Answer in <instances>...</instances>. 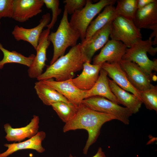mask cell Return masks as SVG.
Masks as SVG:
<instances>
[{
    "label": "cell",
    "mask_w": 157,
    "mask_h": 157,
    "mask_svg": "<svg viewBox=\"0 0 157 157\" xmlns=\"http://www.w3.org/2000/svg\"><path fill=\"white\" fill-rule=\"evenodd\" d=\"M113 119H117L115 116L93 110L81 103L78 107L74 117L65 124L63 131L65 133L78 129L87 131L88 137L83 149V153L87 154L89 147L96 142L102 125L106 122Z\"/></svg>",
    "instance_id": "6da1fadb"
},
{
    "label": "cell",
    "mask_w": 157,
    "mask_h": 157,
    "mask_svg": "<svg viewBox=\"0 0 157 157\" xmlns=\"http://www.w3.org/2000/svg\"><path fill=\"white\" fill-rule=\"evenodd\" d=\"M87 62L81 43L72 47L65 55L60 57L37 79L39 81L55 78L62 81L73 78L74 74L83 69Z\"/></svg>",
    "instance_id": "7a4b0ae2"
},
{
    "label": "cell",
    "mask_w": 157,
    "mask_h": 157,
    "mask_svg": "<svg viewBox=\"0 0 157 157\" xmlns=\"http://www.w3.org/2000/svg\"><path fill=\"white\" fill-rule=\"evenodd\" d=\"M68 13L64 7L62 18L57 30L49 34L48 39L53 44V53L50 65L64 55L69 47L76 45L80 38L79 33L71 25L68 20Z\"/></svg>",
    "instance_id": "3957f363"
},
{
    "label": "cell",
    "mask_w": 157,
    "mask_h": 157,
    "mask_svg": "<svg viewBox=\"0 0 157 157\" xmlns=\"http://www.w3.org/2000/svg\"><path fill=\"white\" fill-rule=\"evenodd\" d=\"M116 0H100L92 3L87 0L85 6L72 15L69 23L71 26L79 33L81 42L85 39L87 28L93 18L106 6L113 5Z\"/></svg>",
    "instance_id": "277c9868"
},
{
    "label": "cell",
    "mask_w": 157,
    "mask_h": 157,
    "mask_svg": "<svg viewBox=\"0 0 157 157\" xmlns=\"http://www.w3.org/2000/svg\"><path fill=\"white\" fill-rule=\"evenodd\" d=\"M109 37L111 40L121 42L129 48L142 40L140 29L133 21L120 16L112 22Z\"/></svg>",
    "instance_id": "5b68a950"
},
{
    "label": "cell",
    "mask_w": 157,
    "mask_h": 157,
    "mask_svg": "<svg viewBox=\"0 0 157 157\" xmlns=\"http://www.w3.org/2000/svg\"><path fill=\"white\" fill-rule=\"evenodd\" d=\"M152 42L149 39L139 41L126 49L122 59L135 63L151 77L153 75L152 71H157V59L151 60L147 55L152 46Z\"/></svg>",
    "instance_id": "8992f818"
},
{
    "label": "cell",
    "mask_w": 157,
    "mask_h": 157,
    "mask_svg": "<svg viewBox=\"0 0 157 157\" xmlns=\"http://www.w3.org/2000/svg\"><path fill=\"white\" fill-rule=\"evenodd\" d=\"M82 103L87 107L100 112L115 116L124 124L129 125L133 113L128 108L119 105L108 99L99 96H94L84 99Z\"/></svg>",
    "instance_id": "52a82bcc"
},
{
    "label": "cell",
    "mask_w": 157,
    "mask_h": 157,
    "mask_svg": "<svg viewBox=\"0 0 157 157\" xmlns=\"http://www.w3.org/2000/svg\"><path fill=\"white\" fill-rule=\"evenodd\" d=\"M119 64L129 82L138 91L150 88L152 85L151 83L152 77L137 64L123 60L120 61Z\"/></svg>",
    "instance_id": "ba28073f"
},
{
    "label": "cell",
    "mask_w": 157,
    "mask_h": 157,
    "mask_svg": "<svg viewBox=\"0 0 157 157\" xmlns=\"http://www.w3.org/2000/svg\"><path fill=\"white\" fill-rule=\"evenodd\" d=\"M53 88L65 97L71 103L76 106L85 99L86 91L80 89L74 84L72 79L62 81L53 79L39 81Z\"/></svg>",
    "instance_id": "9c48e42d"
},
{
    "label": "cell",
    "mask_w": 157,
    "mask_h": 157,
    "mask_svg": "<svg viewBox=\"0 0 157 157\" xmlns=\"http://www.w3.org/2000/svg\"><path fill=\"white\" fill-rule=\"evenodd\" d=\"M51 20L50 14L47 13L42 16L39 24L35 27L26 28L16 25L12 34L17 41L23 40L27 42L36 49L44 28L49 23Z\"/></svg>",
    "instance_id": "30bf717a"
},
{
    "label": "cell",
    "mask_w": 157,
    "mask_h": 157,
    "mask_svg": "<svg viewBox=\"0 0 157 157\" xmlns=\"http://www.w3.org/2000/svg\"><path fill=\"white\" fill-rule=\"evenodd\" d=\"M50 30L48 28L44 30L40 35L35 49L36 55L28 70V76L31 78L37 79L43 73L47 59V50L51 43L48 39Z\"/></svg>",
    "instance_id": "8fae6325"
},
{
    "label": "cell",
    "mask_w": 157,
    "mask_h": 157,
    "mask_svg": "<svg viewBox=\"0 0 157 157\" xmlns=\"http://www.w3.org/2000/svg\"><path fill=\"white\" fill-rule=\"evenodd\" d=\"M127 47L121 42L108 40L99 53L93 59V64L101 65L105 62L119 63L125 54Z\"/></svg>",
    "instance_id": "7c38bea8"
},
{
    "label": "cell",
    "mask_w": 157,
    "mask_h": 157,
    "mask_svg": "<svg viewBox=\"0 0 157 157\" xmlns=\"http://www.w3.org/2000/svg\"><path fill=\"white\" fill-rule=\"evenodd\" d=\"M112 22L97 31L89 40L81 42V49L87 62L90 63L95 53L102 48L109 40Z\"/></svg>",
    "instance_id": "4fadbf2b"
},
{
    "label": "cell",
    "mask_w": 157,
    "mask_h": 157,
    "mask_svg": "<svg viewBox=\"0 0 157 157\" xmlns=\"http://www.w3.org/2000/svg\"><path fill=\"white\" fill-rule=\"evenodd\" d=\"M44 4L43 0H14L12 18L24 22L41 13Z\"/></svg>",
    "instance_id": "5bb4252c"
},
{
    "label": "cell",
    "mask_w": 157,
    "mask_h": 157,
    "mask_svg": "<svg viewBox=\"0 0 157 157\" xmlns=\"http://www.w3.org/2000/svg\"><path fill=\"white\" fill-rule=\"evenodd\" d=\"M40 119L38 116L34 115L30 122L25 126L14 128L9 123L4 125L6 133L5 138L9 142H18L35 135L39 132Z\"/></svg>",
    "instance_id": "9a60e30c"
},
{
    "label": "cell",
    "mask_w": 157,
    "mask_h": 157,
    "mask_svg": "<svg viewBox=\"0 0 157 157\" xmlns=\"http://www.w3.org/2000/svg\"><path fill=\"white\" fill-rule=\"evenodd\" d=\"M101 68L106 71L108 75L120 87L131 92L142 100L140 92L129 82L119 63L105 62L102 64Z\"/></svg>",
    "instance_id": "2e32d148"
},
{
    "label": "cell",
    "mask_w": 157,
    "mask_h": 157,
    "mask_svg": "<svg viewBox=\"0 0 157 157\" xmlns=\"http://www.w3.org/2000/svg\"><path fill=\"white\" fill-rule=\"evenodd\" d=\"M133 21L139 29H157V0L137 9Z\"/></svg>",
    "instance_id": "e0dca14e"
},
{
    "label": "cell",
    "mask_w": 157,
    "mask_h": 157,
    "mask_svg": "<svg viewBox=\"0 0 157 157\" xmlns=\"http://www.w3.org/2000/svg\"><path fill=\"white\" fill-rule=\"evenodd\" d=\"M46 137L44 132L39 131L34 136L24 141L5 144L4 146L7 149L3 152L0 153V157H8L17 151L23 149H33L38 153H42L45 149L42 145V142Z\"/></svg>",
    "instance_id": "ac0fdd59"
},
{
    "label": "cell",
    "mask_w": 157,
    "mask_h": 157,
    "mask_svg": "<svg viewBox=\"0 0 157 157\" xmlns=\"http://www.w3.org/2000/svg\"><path fill=\"white\" fill-rule=\"evenodd\" d=\"M101 65L102 64H92L89 62H85L81 73L77 77L72 79V81L80 89L85 91L90 90L98 78Z\"/></svg>",
    "instance_id": "d6986e66"
},
{
    "label": "cell",
    "mask_w": 157,
    "mask_h": 157,
    "mask_svg": "<svg viewBox=\"0 0 157 157\" xmlns=\"http://www.w3.org/2000/svg\"><path fill=\"white\" fill-rule=\"evenodd\" d=\"M110 90L119 104L128 108L133 114L138 112L143 103L142 101L136 95L123 89L112 80L109 79Z\"/></svg>",
    "instance_id": "ffe728a7"
},
{
    "label": "cell",
    "mask_w": 157,
    "mask_h": 157,
    "mask_svg": "<svg viewBox=\"0 0 157 157\" xmlns=\"http://www.w3.org/2000/svg\"><path fill=\"white\" fill-rule=\"evenodd\" d=\"M118 16L115 8L113 5L106 6L102 12L90 23L84 40H89L96 32L108 23L113 22Z\"/></svg>",
    "instance_id": "44dd1931"
},
{
    "label": "cell",
    "mask_w": 157,
    "mask_h": 157,
    "mask_svg": "<svg viewBox=\"0 0 157 157\" xmlns=\"http://www.w3.org/2000/svg\"><path fill=\"white\" fill-rule=\"evenodd\" d=\"M107 76L106 71L101 68L98 78L94 85L91 89L86 91L85 99L92 96H99L119 104L110 90L109 84V79Z\"/></svg>",
    "instance_id": "7402d4cb"
},
{
    "label": "cell",
    "mask_w": 157,
    "mask_h": 157,
    "mask_svg": "<svg viewBox=\"0 0 157 157\" xmlns=\"http://www.w3.org/2000/svg\"><path fill=\"white\" fill-rule=\"evenodd\" d=\"M36 93L43 104L51 106L54 103L68 100L54 89L40 81L35 83L34 87Z\"/></svg>",
    "instance_id": "603a6c76"
},
{
    "label": "cell",
    "mask_w": 157,
    "mask_h": 157,
    "mask_svg": "<svg viewBox=\"0 0 157 157\" xmlns=\"http://www.w3.org/2000/svg\"><path fill=\"white\" fill-rule=\"evenodd\" d=\"M0 50L3 54V58L0 61V69H2L5 64L11 63L23 65L29 67L33 61L35 55L31 54L26 57L15 51H10L5 49L0 43Z\"/></svg>",
    "instance_id": "cb8c5ba5"
},
{
    "label": "cell",
    "mask_w": 157,
    "mask_h": 157,
    "mask_svg": "<svg viewBox=\"0 0 157 157\" xmlns=\"http://www.w3.org/2000/svg\"><path fill=\"white\" fill-rule=\"evenodd\" d=\"M51 106L60 119L65 124L70 122L74 117L78 107L70 102L63 101L53 103Z\"/></svg>",
    "instance_id": "d4e9b609"
},
{
    "label": "cell",
    "mask_w": 157,
    "mask_h": 157,
    "mask_svg": "<svg viewBox=\"0 0 157 157\" xmlns=\"http://www.w3.org/2000/svg\"><path fill=\"white\" fill-rule=\"evenodd\" d=\"M138 0L117 1L115 9L119 16L133 20L137 10Z\"/></svg>",
    "instance_id": "484cf974"
},
{
    "label": "cell",
    "mask_w": 157,
    "mask_h": 157,
    "mask_svg": "<svg viewBox=\"0 0 157 157\" xmlns=\"http://www.w3.org/2000/svg\"><path fill=\"white\" fill-rule=\"evenodd\" d=\"M142 101L146 108L157 111V86L152 84L149 89L140 92Z\"/></svg>",
    "instance_id": "4316f807"
},
{
    "label": "cell",
    "mask_w": 157,
    "mask_h": 157,
    "mask_svg": "<svg viewBox=\"0 0 157 157\" xmlns=\"http://www.w3.org/2000/svg\"><path fill=\"white\" fill-rule=\"evenodd\" d=\"M47 8L51 9L52 12V17L49 23L46 27L51 29L56 23L58 16L61 13V9L59 8L60 1L58 0H43Z\"/></svg>",
    "instance_id": "83f0119b"
},
{
    "label": "cell",
    "mask_w": 157,
    "mask_h": 157,
    "mask_svg": "<svg viewBox=\"0 0 157 157\" xmlns=\"http://www.w3.org/2000/svg\"><path fill=\"white\" fill-rule=\"evenodd\" d=\"M14 0H0V19L2 18H12Z\"/></svg>",
    "instance_id": "f1b7e54d"
},
{
    "label": "cell",
    "mask_w": 157,
    "mask_h": 157,
    "mask_svg": "<svg viewBox=\"0 0 157 157\" xmlns=\"http://www.w3.org/2000/svg\"><path fill=\"white\" fill-rule=\"evenodd\" d=\"M87 0H65L64 7L68 14L72 15L77 11L81 10L85 5Z\"/></svg>",
    "instance_id": "f546056e"
},
{
    "label": "cell",
    "mask_w": 157,
    "mask_h": 157,
    "mask_svg": "<svg viewBox=\"0 0 157 157\" xmlns=\"http://www.w3.org/2000/svg\"><path fill=\"white\" fill-rule=\"evenodd\" d=\"M156 0H138L137 9L142 8L149 4L154 2Z\"/></svg>",
    "instance_id": "4dcf8cb0"
},
{
    "label": "cell",
    "mask_w": 157,
    "mask_h": 157,
    "mask_svg": "<svg viewBox=\"0 0 157 157\" xmlns=\"http://www.w3.org/2000/svg\"><path fill=\"white\" fill-rule=\"evenodd\" d=\"M69 157H76L73 156L71 154H70ZM92 157H107L103 151L101 147H99L97 150V152L95 155Z\"/></svg>",
    "instance_id": "1f68e13d"
},
{
    "label": "cell",
    "mask_w": 157,
    "mask_h": 157,
    "mask_svg": "<svg viewBox=\"0 0 157 157\" xmlns=\"http://www.w3.org/2000/svg\"><path fill=\"white\" fill-rule=\"evenodd\" d=\"M157 51V47L154 48L151 46L149 50L148 53H149L151 55L154 56L156 54Z\"/></svg>",
    "instance_id": "d6a6232c"
},
{
    "label": "cell",
    "mask_w": 157,
    "mask_h": 157,
    "mask_svg": "<svg viewBox=\"0 0 157 157\" xmlns=\"http://www.w3.org/2000/svg\"><path fill=\"white\" fill-rule=\"evenodd\" d=\"M1 22L0 21V25H1Z\"/></svg>",
    "instance_id": "836d02e7"
}]
</instances>
